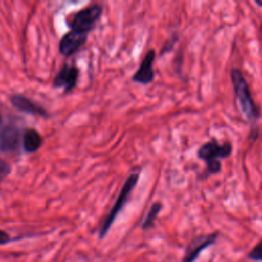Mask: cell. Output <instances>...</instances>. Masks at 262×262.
Masks as SVG:
<instances>
[{
  "instance_id": "obj_1",
  "label": "cell",
  "mask_w": 262,
  "mask_h": 262,
  "mask_svg": "<svg viewBox=\"0 0 262 262\" xmlns=\"http://www.w3.org/2000/svg\"><path fill=\"white\" fill-rule=\"evenodd\" d=\"M232 152V144L230 141L218 142L216 138L203 143L198 151L196 157L206 163L205 178L210 175L218 174L221 171V160L228 158Z\"/></svg>"
},
{
  "instance_id": "obj_2",
  "label": "cell",
  "mask_w": 262,
  "mask_h": 262,
  "mask_svg": "<svg viewBox=\"0 0 262 262\" xmlns=\"http://www.w3.org/2000/svg\"><path fill=\"white\" fill-rule=\"evenodd\" d=\"M230 79L238 105L245 118L249 122L255 123L260 118V110L251 96L249 85L241 70L233 68L230 72Z\"/></svg>"
},
{
  "instance_id": "obj_3",
  "label": "cell",
  "mask_w": 262,
  "mask_h": 262,
  "mask_svg": "<svg viewBox=\"0 0 262 262\" xmlns=\"http://www.w3.org/2000/svg\"><path fill=\"white\" fill-rule=\"evenodd\" d=\"M139 176H140V171L139 170H134L126 178L123 186L120 189V192H119V194L117 196L116 202L114 203L112 209L110 210V212L107 213V215L105 216V218L103 219V221H102V223L100 225L99 232H98L99 239L104 238V236L107 234L108 230L111 229L113 223L115 222L117 216L120 214L122 209L125 207L127 201L130 198V194L132 192V190L134 189V187L138 183Z\"/></svg>"
},
{
  "instance_id": "obj_4",
  "label": "cell",
  "mask_w": 262,
  "mask_h": 262,
  "mask_svg": "<svg viewBox=\"0 0 262 262\" xmlns=\"http://www.w3.org/2000/svg\"><path fill=\"white\" fill-rule=\"evenodd\" d=\"M101 14L102 6L100 4H92L75 12L68 21V27L70 30L89 35V33L94 30Z\"/></svg>"
},
{
  "instance_id": "obj_5",
  "label": "cell",
  "mask_w": 262,
  "mask_h": 262,
  "mask_svg": "<svg viewBox=\"0 0 262 262\" xmlns=\"http://www.w3.org/2000/svg\"><path fill=\"white\" fill-rule=\"evenodd\" d=\"M21 136L19 127L9 122L0 128V151L6 155H14L19 151L21 145Z\"/></svg>"
},
{
  "instance_id": "obj_6",
  "label": "cell",
  "mask_w": 262,
  "mask_h": 262,
  "mask_svg": "<svg viewBox=\"0 0 262 262\" xmlns=\"http://www.w3.org/2000/svg\"><path fill=\"white\" fill-rule=\"evenodd\" d=\"M218 237H219L218 231L194 236L187 245L181 262H194L204 250H206L207 248H209L210 246L216 243Z\"/></svg>"
},
{
  "instance_id": "obj_7",
  "label": "cell",
  "mask_w": 262,
  "mask_h": 262,
  "mask_svg": "<svg viewBox=\"0 0 262 262\" xmlns=\"http://www.w3.org/2000/svg\"><path fill=\"white\" fill-rule=\"evenodd\" d=\"M88 34L70 30L66 33L58 43V50L61 55L69 57L77 53L87 42Z\"/></svg>"
},
{
  "instance_id": "obj_8",
  "label": "cell",
  "mask_w": 262,
  "mask_h": 262,
  "mask_svg": "<svg viewBox=\"0 0 262 262\" xmlns=\"http://www.w3.org/2000/svg\"><path fill=\"white\" fill-rule=\"evenodd\" d=\"M79 69L76 66L64 63L53 78L52 85L54 88H62L63 93H70L78 83Z\"/></svg>"
},
{
  "instance_id": "obj_9",
  "label": "cell",
  "mask_w": 262,
  "mask_h": 262,
  "mask_svg": "<svg viewBox=\"0 0 262 262\" xmlns=\"http://www.w3.org/2000/svg\"><path fill=\"white\" fill-rule=\"evenodd\" d=\"M9 101L12 104L14 108L17 111L25 113V114H30L33 116H37L43 119H48L50 117V114L44 108L42 105H40L38 102L35 100L20 94V93H15L12 94L9 97Z\"/></svg>"
},
{
  "instance_id": "obj_10",
  "label": "cell",
  "mask_w": 262,
  "mask_h": 262,
  "mask_svg": "<svg viewBox=\"0 0 262 262\" xmlns=\"http://www.w3.org/2000/svg\"><path fill=\"white\" fill-rule=\"evenodd\" d=\"M156 58L155 49H149L144 57L142 58L139 68L133 74L131 80L135 83L147 85L151 83L155 79V71H154V61Z\"/></svg>"
},
{
  "instance_id": "obj_11",
  "label": "cell",
  "mask_w": 262,
  "mask_h": 262,
  "mask_svg": "<svg viewBox=\"0 0 262 262\" xmlns=\"http://www.w3.org/2000/svg\"><path fill=\"white\" fill-rule=\"evenodd\" d=\"M44 140L42 135L34 128H27L23 132L21 147L27 154H34L42 146Z\"/></svg>"
},
{
  "instance_id": "obj_12",
  "label": "cell",
  "mask_w": 262,
  "mask_h": 262,
  "mask_svg": "<svg viewBox=\"0 0 262 262\" xmlns=\"http://www.w3.org/2000/svg\"><path fill=\"white\" fill-rule=\"evenodd\" d=\"M162 208H163V205H162L161 202L152 203V205L150 206L148 212L146 213L145 217L143 218V220L141 222V228L143 230H146V229H148V228L154 226V223H155L158 215L160 214Z\"/></svg>"
},
{
  "instance_id": "obj_13",
  "label": "cell",
  "mask_w": 262,
  "mask_h": 262,
  "mask_svg": "<svg viewBox=\"0 0 262 262\" xmlns=\"http://www.w3.org/2000/svg\"><path fill=\"white\" fill-rule=\"evenodd\" d=\"M247 258L249 260L262 262V239L249 252Z\"/></svg>"
},
{
  "instance_id": "obj_14",
  "label": "cell",
  "mask_w": 262,
  "mask_h": 262,
  "mask_svg": "<svg viewBox=\"0 0 262 262\" xmlns=\"http://www.w3.org/2000/svg\"><path fill=\"white\" fill-rule=\"evenodd\" d=\"M11 170V166L0 157V184L4 181V179H6L10 175Z\"/></svg>"
},
{
  "instance_id": "obj_15",
  "label": "cell",
  "mask_w": 262,
  "mask_h": 262,
  "mask_svg": "<svg viewBox=\"0 0 262 262\" xmlns=\"http://www.w3.org/2000/svg\"><path fill=\"white\" fill-rule=\"evenodd\" d=\"M177 40H178V35L177 34H174V35H172L166 42H165V44H164V46L162 47V50H161V55H163V54H166V53H168L169 51H171L172 50V48L174 47V45L176 44V42H177Z\"/></svg>"
},
{
  "instance_id": "obj_16",
  "label": "cell",
  "mask_w": 262,
  "mask_h": 262,
  "mask_svg": "<svg viewBox=\"0 0 262 262\" xmlns=\"http://www.w3.org/2000/svg\"><path fill=\"white\" fill-rule=\"evenodd\" d=\"M12 241H13V238L6 231L0 229V246L1 245H6V244H8Z\"/></svg>"
},
{
  "instance_id": "obj_17",
  "label": "cell",
  "mask_w": 262,
  "mask_h": 262,
  "mask_svg": "<svg viewBox=\"0 0 262 262\" xmlns=\"http://www.w3.org/2000/svg\"><path fill=\"white\" fill-rule=\"evenodd\" d=\"M1 123H2V117L0 116V125H1Z\"/></svg>"
}]
</instances>
